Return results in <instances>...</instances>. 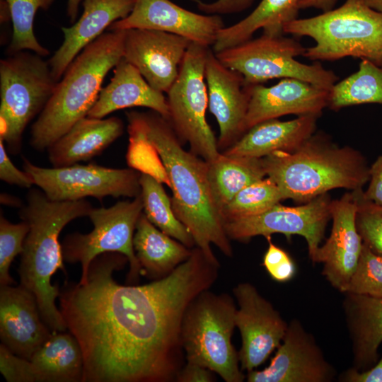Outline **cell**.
<instances>
[{"instance_id": "41", "label": "cell", "mask_w": 382, "mask_h": 382, "mask_svg": "<svg viewBox=\"0 0 382 382\" xmlns=\"http://www.w3.org/2000/svg\"><path fill=\"white\" fill-rule=\"evenodd\" d=\"M195 1L200 11L209 15L231 14L243 11L254 1V0H215L212 2Z\"/></svg>"}, {"instance_id": "5", "label": "cell", "mask_w": 382, "mask_h": 382, "mask_svg": "<svg viewBox=\"0 0 382 382\" xmlns=\"http://www.w3.org/2000/svg\"><path fill=\"white\" fill-rule=\"evenodd\" d=\"M125 33V30L104 33L69 64L31 127L30 144L34 149L47 150L88 115L107 74L123 58Z\"/></svg>"}, {"instance_id": "4", "label": "cell", "mask_w": 382, "mask_h": 382, "mask_svg": "<svg viewBox=\"0 0 382 382\" xmlns=\"http://www.w3.org/2000/svg\"><path fill=\"white\" fill-rule=\"evenodd\" d=\"M262 161L266 176L284 198L300 204L333 189H361L370 179L360 151L340 146L322 132H315L293 151H275Z\"/></svg>"}, {"instance_id": "3", "label": "cell", "mask_w": 382, "mask_h": 382, "mask_svg": "<svg viewBox=\"0 0 382 382\" xmlns=\"http://www.w3.org/2000/svg\"><path fill=\"white\" fill-rule=\"evenodd\" d=\"M93 208L85 199L52 201L35 188L29 190L25 204L20 208V218L29 226L18 268L20 284L35 295L41 317L52 332L67 330L55 303L60 289L51 284L57 270L67 274L59 235L66 224L88 216Z\"/></svg>"}, {"instance_id": "46", "label": "cell", "mask_w": 382, "mask_h": 382, "mask_svg": "<svg viewBox=\"0 0 382 382\" xmlns=\"http://www.w3.org/2000/svg\"><path fill=\"white\" fill-rule=\"evenodd\" d=\"M83 0H68L66 13L71 23H74L79 12V4Z\"/></svg>"}, {"instance_id": "35", "label": "cell", "mask_w": 382, "mask_h": 382, "mask_svg": "<svg viewBox=\"0 0 382 382\" xmlns=\"http://www.w3.org/2000/svg\"><path fill=\"white\" fill-rule=\"evenodd\" d=\"M345 293L382 298V257L375 254L364 243L357 265Z\"/></svg>"}, {"instance_id": "25", "label": "cell", "mask_w": 382, "mask_h": 382, "mask_svg": "<svg viewBox=\"0 0 382 382\" xmlns=\"http://www.w3.org/2000/svg\"><path fill=\"white\" fill-rule=\"evenodd\" d=\"M318 117L302 115L291 120L260 122L222 153L261 158L275 151H293L316 132Z\"/></svg>"}, {"instance_id": "14", "label": "cell", "mask_w": 382, "mask_h": 382, "mask_svg": "<svg viewBox=\"0 0 382 382\" xmlns=\"http://www.w3.org/2000/svg\"><path fill=\"white\" fill-rule=\"evenodd\" d=\"M233 292L238 305L235 323L241 337L239 361L242 370L250 371L279 347L288 323L252 284L240 283Z\"/></svg>"}, {"instance_id": "17", "label": "cell", "mask_w": 382, "mask_h": 382, "mask_svg": "<svg viewBox=\"0 0 382 382\" xmlns=\"http://www.w3.org/2000/svg\"><path fill=\"white\" fill-rule=\"evenodd\" d=\"M224 27L219 15L199 14L170 0H136L131 13L108 30L133 28L163 31L210 47Z\"/></svg>"}, {"instance_id": "49", "label": "cell", "mask_w": 382, "mask_h": 382, "mask_svg": "<svg viewBox=\"0 0 382 382\" xmlns=\"http://www.w3.org/2000/svg\"><path fill=\"white\" fill-rule=\"evenodd\" d=\"M370 8L382 12V0H363Z\"/></svg>"}, {"instance_id": "20", "label": "cell", "mask_w": 382, "mask_h": 382, "mask_svg": "<svg viewBox=\"0 0 382 382\" xmlns=\"http://www.w3.org/2000/svg\"><path fill=\"white\" fill-rule=\"evenodd\" d=\"M209 108L219 127V149H227L245 133L249 94L243 76L223 64L210 48L205 68Z\"/></svg>"}, {"instance_id": "33", "label": "cell", "mask_w": 382, "mask_h": 382, "mask_svg": "<svg viewBox=\"0 0 382 382\" xmlns=\"http://www.w3.org/2000/svg\"><path fill=\"white\" fill-rule=\"evenodd\" d=\"M285 199L279 187L268 177L238 192L221 211L224 222L261 214Z\"/></svg>"}, {"instance_id": "15", "label": "cell", "mask_w": 382, "mask_h": 382, "mask_svg": "<svg viewBox=\"0 0 382 382\" xmlns=\"http://www.w3.org/2000/svg\"><path fill=\"white\" fill-rule=\"evenodd\" d=\"M335 376L313 335L294 318L270 365L248 371L246 378L248 382H331Z\"/></svg>"}, {"instance_id": "1", "label": "cell", "mask_w": 382, "mask_h": 382, "mask_svg": "<svg viewBox=\"0 0 382 382\" xmlns=\"http://www.w3.org/2000/svg\"><path fill=\"white\" fill-rule=\"evenodd\" d=\"M127 262L123 254L103 253L83 284L60 290V311L83 354L82 382L175 381L183 366L184 315L214 284L220 265L196 247L166 277L125 286L112 275Z\"/></svg>"}, {"instance_id": "26", "label": "cell", "mask_w": 382, "mask_h": 382, "mask_svg": "<svg viewBox=\"0 0 382 382\" xmlns=\"http://www.w3.org/2000/svg\"><path fill=\"white\" fill-rule=\"evenodd\" d=\"M342 308L349 334L353 366L371 368L378 360L382 343V298L345 293Z\"/></svg>"}, {"instance_id": "11", "label": "cell", "mask_w": 382, "mask_h": 382, "mask_svg": "<svg viewBox=\"0 0 382 382\" xmlns=\"http://www.w3.org/2000/svg\"><path fill=\"white\" fill-rule=\"evenodd\" d=\"M209 47L191 42L178 75L166 93L170 122L180 141L206 162L221 154L214 134L206 120L209 106L204 68Z\"/></svg>"}, {"instance_id": "47", "label": "cell", "mask_w": 382, "mask_h": 382, "mask_svg": "<svg viewBox=\"0 0 382 382\" xmlns=\"http://www.w3.org/2000/svg\"><path fill=\"white\" fill-rule=\"evenodd\" d=\"M0 202L3 204L18 208L23 205L19 198L6 193L1 194Z\"/></svg>"}, {"instance_id": "40", "label": "cell", "mask_w": 382, "mask_h": 382, "mask_svg": "<svg viewBox=\"0 0 382 382\" xmlns=\"http://www.w3.org/2000/svg\"><path fill=\"white\" fill-rule=\"evenodd\" d=\"M0 179L10 185L30 188L33 183L30 176L23 170L14 166L7 154L5 144L0 138Z\"/></svg>"}, {"instance_id": "28", "label": "cell", "mask_w": 382, "mask_h": 382, "mask_svg": "<svg viewBox=\"0 0 382 382\" xmlns=\"http://www.w3.org/2000/svg\"><path fill=\"white\" fill-rule=\"evenodd\" d=\"M301 0H261L255 8L238 23L224 27L212 46L214 52L244 42L259 29L263 33L280 35L284 26L298 18Z\"/></svg>"}, {"instance_id": "32", "label": "cell", "mask_w": 382, "mask_h": 382, "mask_svg": "<svg viewBox=\"0 0 382 382\" xmlns=\"http://www.w3.org/2000/svg\"><path fill=\"white\" fill-rule=\"evenodd\" d=\"M139 183L143 211L149 221L186 247L193 248L195 241L188 229L175 216L171 199L166 195L161 182L149 173H141Z\"/></svg>"}, {"instance_id": "42", "label": "cell", "mask_w": 382, "mask_h": 382, "mask_svg": "<svg viewBox=\"0 0 382 382\" xmlns=\"http://www.w3.org/2000/svg\"><path fill=\"white\" fill-rule=\"evenodd\" d=\"M369 184L364 195L366 199L382 206V154L369 166Z\"/></svg>"}, {"instance_id": "12", "label": "cell", "mask_w": 382, "mask_h": 382, "mask_svg": "<svg viewBox=\"0 0 382 382\" xmlns=\"http://www.w3.org/2000/svg\"><path fill=\"white\" fill-rule=\"evenodd\" d=\"M23 161V170L52 201H76L88 197L100 201L108 196L134 198L141 193L140 173L133 168L79 163L44 168L25 158Z\"/></svg>"}, {"instance_id": "22", "label": "cell", "mask_w": 382, "mask_h": 382, "mask_svg": "<svg viewBox=\"0 0 382 382\" xmlns=\"http://www.w3.org/2000/svg\"><path fill=\"white\" fill-rule=\"evenodd\" d=\"M136 0H83V13L71 27H62L64 40L48 60L57 81L74 59L88 44L103 34L114 22L126 18Z\"/></svg>"}, {"instance_id": "45", "label": "cell", "mask_w": 382, "mask_h": 382, "mask_svg": "<svg viewBox=\"0 0 382 382\" xmlns=\"http://www.w3.org/2000/svg\"><path fill=\"white\" fill-rule=\"evenodd\" d=\"M337 0H301L299 2L300 9L315 8L327 11L334 8Z\"/></svg>"}, {"instance_id": "27", "label": "cell", "mask_w": 382, "mask_h": 382, "mask_svg": "<svg viewBox=\"0 0 382 382\" xmlns=\"http://www.w3.org/2000/svg\"><path fill=\"white\" fill-rule=\"evenodd\" d=\"M133 246L141 275L155 280L166 277L187 260L192 249L158 229L144 212L136 225Z\"/></svg>"}, {"instance_id": "18", "label": "cell", "mask_w": 382, "mask_h": 382, "mask_svg": "<svg viewBox=\"0 0 382 382\" xmlns=\"http://www.w3.org/2000/svg\"><path fill=\"white\" fill-rule=\"evenodd\" d=\"M357 203L347 192L332 200L331 232L320 246L314 262H322V274L332 287L344 294L357 265L363 242L356 226Z\"/></svg>"}, {"instance_id": "39", "label": "cell", "mask_w": 382, "mask_h": 382, "mask_svg": "<svg viewBox=\"0 0 382 382\" xmlns=\"http://www.w3.org/2000/svg\"><path fill=\"white\" fill-rule=\"evenodd\" d=\"M0 371L8 382H37L31 361L0 345Z\"/></svg>"}, {"instance_id": "48", "label": "cell", "mask_w": 382, "mask_h": 382, "mask_svg": "<svg viewBox=\"0 0 382 382\" xmlns=\"http://www.w3.org/2000/svg\"><path fill=\"white\" fill-rule=\"evenodd\" d=\"M1 22L4 23L11 19V13L6 0H1Z\"/></svg>"}, {"instance_id": "8", "label": "cell", "mask_w": 382, "mask_h": 382, "mask_svg": "<svg viewBox=\"0 0 382 382\" xmlns=\"http://www.w3.org/2000/svg\"><path fill=\"white\" fill-rule=\"evenodd\" d=\"M42 57L22 51L0 61V138L13 155L21 152L25 129L42 111L58 82Z\"/></svg>"}, {"instance_id": "31", "label": "cell", "mask_w": 382, "mask_h": 382, "mask_svg": "<svg viewBox=\"0 0 382 382\" xmlns=\"http://www.w3.org/2000/svg\"><path fill=\"white\" fill-rule=\"evenodd\" d=\"M367 103L382 105V66L361 59L356 72L335 83L329 91L327 107L337 111Z\"/></svg>"}, {"instance_id": "10", "label": "cell", "mask_w": 382, "mask_h": 382, "mask_svg": "<svg viewBox=\"0 0 382 382\" xmlns=\"http://www.w3.org/2000/svg\"><path fill=\"white\" fill-rule=\"evenodd\" d=\"M142 212L141 193L131 201H120L109 207L93 208L88 215L93 225V230L86 234L75 232L64 238L62 243L64 260L81 264L79 283L86 281L91 262L105 253L125 255L129 263L127 281L129 284L138 281L142 270L136 257L133 238Z\"/></svg>"}, {"instance_id": "19", "label": "cell", "mask_w": 382, "mask_h": 382, "mask_svg": "<svg viewBox=\"0 0 382 382\" xmlns=\"http://www.w3.org/2000/svg\"><path fill=\"white\" fill-rule=\"evenodd\" d=\"M247 88L245 132L260 122L286 115L320 117L328 105V90L296 79L285 78L272 86L257 84Z\"/></svg>"}, {"instance_id": "44", "label": "cell", "mask_w": 382, "mask_h": 382, "mask_svg": "<svg viewBox=\"0 0 382 382\" xmlns=\"http://www.w3.org/2000/svg\"><path fill=\"white\" fill-rule=\"evenodd\" d=\"M214 373L199 364L186 362L177 374L175 381L179 382H212L214 381Z\"/></svg>"}, {"instance_id": "34", "label": "cell", "mask_w": 382, "mask_h": 382, "mask_svg": "<svg viewBox=\"0 0 382 382\" xmlns=\"http://www.w3.org/2000/svg\"><path fill=\"white\" fill-rule=\"evenodd\" d=\"M13 25L11 41L7 48L8 55L29 50L40 56L46 57L50 51L42 46L33 30L35 16L41 8L47 10L54 0H6Z\"/></svg>"}, {"instance_id": "21", "label": "cell", "mask_w": 382, "mask_h": 382, "mask_svg": "<svg viewBox=\"0 0 382 382\" xmlns=\"http://www.w3.org/2000/svg\"><path fill=\"white\" fill-rule=\"evenodd\" d=\"M52 333L31 291L21 284L1 286L0 337L4 345L30 360Z\"/></svg>"}, {"instance_id": "38", "label": "cell", "mask_w": 382, "mask_h": 382, "mask_svg": "<svg viewBox=\"0 0 382 382\" xmlns=\"http://www.w3.org/2000/svg\"><path fill=\"white\" fill-rule=\"evenodd\" d=\"M268 248L264 254L262 265L270 277L279 283H286L296 274V265L284 250L274 244L271 236L266 238Z\"/></svg>"}, {"instance_id": "6", "label": "cell", "mask_w": 382, "mask_h": 382, "mask_svg": "<svg viewBox=\"0 0 382 382\" xmlns=\"http://www.w3.org/2000/svg\"><path fill=\"white\" fill-rule=\"evenodd\" d=\"M284 33L309 37L315 45L303 57L315 62L352 57L382 66V12L363 0H345L338 8L286 23Z\"/></svg>"}, {"instance_id": "2", "label": "cell", "mask_w": 382, "mask_h": 382, "mask_svg": "<svg viewBox=\"0 0 382 382\" xmlns=\"http://www.w3.org/2000/svg\"><path fill=\"white\" fill-rule=\"evenodd\" d=\"M134 112L166 173L173 210L191 233L196 247L216 264L219 262L212 244L231 257L230 239L210 188L207 163L183 148L170 122L160 114L151 110Z\"/></svg>"}, {"instance_id": "23", "label": "cell", "mask_w": 382, "mask_h": 382, "mask_svg": "<svg viewBox=\"0 0 382 382\" xmlns=\"http://www.w3.org/2000/svg\"><path fill=\"white\" fill-rule=\"evenodd\" d=\"M132 107L148 108L169 120V107L163 93L151 86L137 68L122 58L87 116L104 118L114 111Z\"/></svg>"}, {"instance_id": "36", "label": "cell", "mask_w": 382, "mask_h": 382, "mask_svg": "<svg viewBox=\"0 0 382 382\" xmlns=\"http://www.w3.org/2000/svg\"><path fill=\"white\" fill-rule=\"evenodd\" d=\"M356 203V226L362 242L382 257V206L368 200L363 189L352 191Z\"/></svg>"}, {"instance_id": "7", "label": "cell", "mask_w": 382, "mask_h": 382, "mask_svg": "<svg viewBox=\"0 0 382 382\" xmlns=\"http://www.w3.org/2000/svg\"><path fill=\"white\" fill-rule=\"evenodd\" d=\"M236 309L228 294L205 290L189 304L182 324L186 361L209 369L226 382L245 378L231 342Z\"/></svg>"}, {"instance_id": "30", "label": "cell", "mask_w": 382, "mask_h": 382, "mask_svg": "<svg viewBox=\"0 0 382 382\" xmlns=\"http://www.w3.org/2000/svg\"><path fill=\"white\" fill-rule=\"evenodd\" d=\"M207 166L210 188L220 212L238 192L266 176L262 158L221 153Z\"/></svg>"}, {"instance_id": "16", "label": "cell", "mask_w": 382, "mask_h": 382, "mask_svg": "<svg viewBox=\"0 0 382 382\" xmlns=\"http://www.w3.org/2000/svg\"><path fill=\"white\" fill-rule=\"evenodd\" d=\"M123 58L141 73L154 89L167 93L176 79L192 42L156 30H125Z\"/></svg>"}, {"instance_id": "13", "label": "cell", "mask_w": 382, "mask_h": 382, "mask_svg": "<svg viewBox=\"0 0 382 382\" xmlns=\"http://www.w3.org/2000/svg\"><path fill=\"white\" fill-rule=\"evenodd\" d=\"M331 202L327 192L296 207L279 203L261 214L224 221V227L229 239L240 241L273 233L284 234L290 241L292 235H299L305 238L309 257L314 262L331 219Z\"/></svg>"}, {"instance_id": "9", "label": "cell", "mask_w": 382, "mask_h": 382, "mask_svg": "<svg viewBox=\"0 0 382 382\" xmlns=\"http://www.w3.org/2000/svg\"><path fill=\"white\" fill-rule=\"evenodd\" d=\"M306 49L294 37L263 33L214 53L223 64L243 76L246 86L293 78L330 91L338 81V76L318 62L306 64L296 60Z\"/></svg>"}, {"instance_id": "24", "label": "cell", "mask_w": 382, "mask_h": 382, "mask_svg": "<svg viewBox=\"0 0 382 382\" xmlns=\"http://www.w3.org/2000/svg\"><path fill=\"white\" fill-rule=\"evenodd\" d=\"M124 132V124L117 117H85L76 122L47 149L54 168L88 161L99 155Z\"/></svg>"}, {"instance_id": "37", "label": "cell", "mask_w": 382, "mask_h": 382, "mask_svg": "<svg viewBox=\"0 0 382 382\" xmlns=\"http://www.w3.org/2000/svg\"><path fill=\"white\" fill-rule=\"evenodd\" d=\"M29 231L28 224L21 221L13 224L0 216V286L15 282L9 273L14 258L23 251L24 241Z\"/></svg>"}, {"instance_id": "43", "label": "cell", "mask_w": 382, "mask_h": 382, "mask_svg": "<svg viewBox=\"0 0 382 382\" xmlns=\"http://www.w3.org/2000/svg\"><path fill=\"white\" fill-rule=\"evenodd\" d=\"M338 379L342 382H382V357L366 370L349 368L340 375Z\"/></svg>"}, {"instance_id": "29", "label": "cell", "mask_w": 382, "mask_h": 382, "mask_svg": "<svg viewBox=\"0 0 382 382\" xmlns=\"http://www.w3.org/2000/svg\"><path fill=\"white\" fill-rule=\"evenodd\" d=\"M30 361L37 382L82 381L83 354L79 343L70 332H52Z\"/></svg>"}]
</instances>
